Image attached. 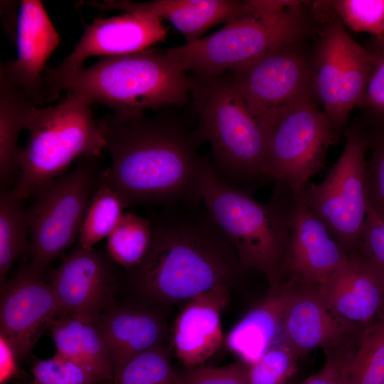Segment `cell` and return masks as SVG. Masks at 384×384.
Instances as JSON below:
<instances>
[{"instance_id": "f35d334b", "label": "cell", "mask_w": 384, "mask_h": 384, "mask_svg": "<svg viewBox=\"0 0 384 384\" xmlns=\"http://www.w3.org/2000/svg\"><path fill=\"white\" fill-rule=\"evenodd\" d=\"M18 356L9 341L0 335V383L4 384L18 373Z\"/></svg>"}, {"instance_id": "f1b7e54d", "label": "cell", "mask_w": 384, "mask_h": 384, "mask_svg": "<svg viewBox=\"0 0 384 384\" xmlns=\"http://www.w3.org/2000/svg\"><path fill=\"white\" fill-rule=\"evenodd\" d=\"M121 197L107 186H100L93 194L78 235V245L90 249L114 229L125 208Z\"/></svg>"}, {"instance_id": "ba28073f", "label": "cell", "mask_w": 384, "mask_h": 384, "mask_svg": "<svg viewBox=\"0 0 384 384\" xmlns=\"http://www.w3.org/2000/svg\"><path fill=\"white\" fill-rule=\"evenodd\" d=\"M369 142L359 127L346 129L343 150L324 180L308 182L297 194L348 255H358L362 243L368 206L366 154Z\"/></svg>"}, {"instance_id": "6da1fadb", "label": "cell", "mask_w": 384, "mask_h": 384, "mask_svg": "<svg viewBox=\"0 0 384 384\" xmlns=\"http://www.w3.org/2000/svg\"><path fill=\"white\" fill-rule=\"evenodd\" d=\"M97 122L111 155L99 186L114 191L126 207L201 202L212 163L201 152L205 142L197 124L168 111L152 116L112 112Z\"/></svg>"}, {"instance_id": "7c38bea8", "label": "cell", "mask_w": 384, "mask_h": 384, "mask_svg": "<svg viewBox=\"0 0 384 384\" xmlns=\"http://www.w3.org/2000/svg\"><path fill=\"white\" fill-rule=\"evenodd\" d=\"M233 71L249 110L269 137L285 111L312 93L310 67L294 43L275 48Z\"/></svg>"}, {"instance_id": "603a6c76", "label": "cell", "mask_w": 384, "mask_h": 384, "mask_svg": "<svg viewBox=\"0 0 384 384\" xmlns=\"http://www.w3.org/2000/svg\"><path fill=\"white\" fill-rule=\"evenodd\" d=\"M297 284L289 279L270 285L265 296L229 332L226 346L241 362L255 363L278 341L287 307Z\"/></svg>"}, {"instance_id": "44dd1931", "label": "cell", "mask_w": 384, "mask_h": 384, "mask_svg": "<svg viewBox=\"0 0 384 384\" xmlns=\"http://www.w3.org/2000/svg\"><path fill=\"white\" fill-rule=\"evenodd\" d=\"M94 320L110 356L114 379L134 357L168 343L169 332L165 319L146 306H114Z\"/></svg>"}, {"instance_id": "cb8c5ba5", "label": "cell", "mask_w": 384, "mask_h": 384, "mask_svg": "<svg viewBox=\"0 0 384 384\" xmlns=\"http://www.w3.org/2000/svg\"><path fill=\"white\" fill-rule=\"evenodd\" d=\"M49 329L55 353L85 367L104 384H112L113 364L94 318L60 312Z\"/></svg>"}, {"instance_id": "52a82bcc", "label": "cell", "mask_w": 384, "mask_h": 384, "mask_svg": "<svg viewBox=\"0 0 384 384\" xmlns=\"http://www.w3.org/2000/svg\"><path fill=\"white\" fill-rule=\"evenodd\" d=\"M86 95L69 92L57 105L40 107L28 130L29 139L20 150V176L11 191L23 200L61 176L77 157L95 159L106 148Z\"/></svg>"}, {"instance_id": "836d02e7", "label": "cell", "mask_w": 384, "mask_h": 384, "mask_svg": "<svg viewBox=\"0 0 384 384\" xmlns=\"http://www.w3.org/2000/svg\"><path fill=\"white\" fill-rule=\"evenodd\" d=\"M372 48L373 65L366 91L360 104L376 127V134L384 135V38H375Z\"/></svg>"}, {"instance_id": "ac0fdd59", "label": "cell", "mask_w": 384, "mask_h": 384, "mask_svg": "<svg viewBox=\"0 0 384 384\" xmlns=\"http://www.w3.org/2000/svg\"><path fill=\"white\" fill-rule=\"evenodd\" d=\"M363 328L336 316L317 285L298 282L287 307L278 341L302 357L316 348L326 350L343 345L357 338Z\"/></svg>"}, {"instance_id": "5b68a950", "label": "cell", "mask_w": 384, "mask_h": 384, "mask_svg": "<svg viewBox=\"0 0 384 384\" xmlns=\"http://www.w3.org/2000/svg\"><path fill=\"white\" fill-rule=\"evenodd\" d=\"M294 193L276 181L267 203L256 201L251 192L221 181L209 168L201 202L235 250L245 270L262 273L270 286L284 282V258L289 236Z\"/></svg>"}, {"instance_id": "8d00e7d4", "label": "cell", "mask_w": 384, "mask_h": 384, "mask_svg": "<svg viewBox=\"0 0 384 384\" xmlns=\"http://www.w3.org/2000/svg\"><path fill=\"white\" fill-rule=\"evenodd\" d=\"M369 139L371 155L367 162L368 204L384 218V135L369 137Z\"/></svg>"}, {"instance_id": "8fae6325", "label": "cell", "mask_w": 384, "mask_h": 384, "mask_svg": "<svg viewBox=\"0 0 384 384\" xmlns=\"http://www.w3.org/2000/svg\"><path fill=\"white\" fill-rule=\"evenodd\" d=\"M372 65L371 52L351 37L340 19L324 26L316 48L315 88L324 113L338 131L360 105Z\"/></svg>"}, {"instance_id": "7402d4cb", "label": "cell", "mask_w": 384, "mask_h": 384, "mask_svg": "<svg viewBox=\"0 0 384 384\" xmlns=\"http://www.w3.org/2000/svg\"><path fill=\"white\" fill-rule=\"evenodd\" d=\"M90 6L102 10L151 14L169 21L184 37L186 43L201 39L211 27L226 24L243 10L244 1L156 0L135 2L127 0L92 1Z\"/></svg>"}, {"instance_id": "e575fe53", "label": "cell", "mask_w": 384, "mask_h": 384, "mask_svg": "<svg viewBox=\"0 0 384 384\" xmlns=\"http://www.w3.org/2000/svg\"><path fill=\"white\" fill-rule=\"evenodd\" d=\"M174 384H250L247 365L238 362L223 367L184 366L175 370Z\"/></svg>"}, {"instance_id": "d4e9b609", "label": "cell", "mask_w": 384, "mask_h": 384, "mask_svg": "<svg viewBox=\"0 0 384 384\" xmlns=\"http://www.w3.org/2000/svg\"><path fill=\"white\" fill-rule=\"evenodd\" d=\"M19 89L0 79V176L7 182L18 169V137L28 127L37 110Z\"/></svg>"}, {"instance_id": "ffe728a7", "label": "cell", "mask_w": 384, "mask_h": 384, "mask_svg": "<svg viewBox=\"0 0 384 384\" xmlns=\"http://www.w3.org/2000/svg\"><path fill=\"white\" fill-rule=\"evenodd\" d=\"M318 289L331 311L365 327L384 307V279L358 255L348 259Z\"/></svg>"}, {"instance_id": "4dcf8cb0", "label": "cell", "mask_w": 384, "mask_h": 384, "mask_svg": "<svg viewBox=\"0 0 384 384\" xmlns=\"http://www.w3.org/2000/svg\"><path fill=\"white\" fill-rule=\"evenodd\" d=\"M300 357L288 345L277 341L257 361L247 365L250 384H287L298 368Z\"/></svg>"}, {"instance_id": "9c48e42d", "label": "cell", "mask_w": 384, "mask_h": 384, "mask_svg": "<svg viewBox=\"0 0 384 384\" xmlns=\"http://www.w3.org/2000/svg\"><path fill=\"white\" fill-rule=\"evenodd\" d=\"M94 169L85 164L48 182L24 211L30 235L28 266L41 274L79 235L93 196Z\"/></svg>"}, {"instance_id": "3957f363", "label": "cell", "mask_w": 384, "mask_h": 384, "mask_svg": "<svg viewBox=\"0 0 384 384\" xmlns=\"http://www.w3.org/2000/svg\"><path fill=\"white\" fill-rule=\"evenodd\" d=\"M43 79L52 101L61 92H78L115 112L180 107L191 98L193 86L191 77L167 50L150 48L105 57L73 73L46 67Z\"/></svg>"}, {"instance_id": "f546056e", "label": "cell", "mask_w": 384, "mask_h": 384, "mask_svg": "<svg viewBox=\"0 0 384 384\" xmlns=\"http://www.w3.org/2000/svg\"><path fill=\"white\" fill-rule=\"evenodd\" d=\"M170 346L168 343L153 347L130 360L112 384H174Z\"/></svg>"}, {"instance_id": "2e32d148", "label": "cell", "mask_w": 384, "mask_h": 384, "mask_svg": "<svg viewBox=\"0 0 384 384\" xmlns=\"http://www.w3.org/2000/svg\"><path fill=\"white\" fill-rule=\"evenodd\" d=\"M167 31L160 18L148 13L124 12L97 18L85 25L73 50L53 68L59 72L73 73L83 68L84 62L91 56H117L149 49L164 42Z\"/></svg>"}, {"instance_id": "30bf717a", "label": "cell", "mask_w": 384, "mask_h": 384, "mask_svg": "<svg viewBox=\"0 0 384 384\" xmlns=\"http://www.w3.org/2000/svg\"><path fill=\"white\" fill-rule=\"evenodd\" d=\"M338 130L316 107L312 93L280 117L270 135L269 181H281L298 194L324 165Z\"/></svg>"}, {"instance_id": "277c9868", "label": "cell", "mask_w": 384, "mask_h": 384, "mask_svg": "<svg viewBox=\"0 0 384 384\" xmlns=\"http://www.w3.org/2000/svg\"><path fill=\"white\" fill-rule=\"evenodd\" d=\"M191 78L197 127L218 178L249 192L270 181V137L249 110L235 72Z\"/></svg>"}, {"instance_id": "d6986e66", "label": "cell", "mask_w": 384, "mask_h": 384, "mask_svg": "<svg viewBox=\"0 0 384 384\" xmlns=\"http://www.w3.org/2000/svg\"><path fill=\"white\" fill-rule=\"evenodd\" d=\"M231 287L220 285L187 301L172 329V344L184 366L201 365L223 342L221 315L230 298Z\"/></svg>"}, {"instance_id": "83f0119b", "label": "cell", "mask_w": 384, "mask_h": 384, "mask_svg": "<svg viewBox=\"0 0 384 384\" xmlns=\"http://www.w3.org/2000/svg\"><path fill=\"white\" fill-rule=\"evenodd\" d=\"M21 201L11 191L0 196V282L2 285L12 265L28 245L29 233Z\"/></svg>"}, {"instance_id": "d590c367", "label": "cell", "mask_w": 384, "mask_h": 384, "mask_svg": "<svg viewBox=\"0 0 384 384\" xmlns=\"http://www.w3.org/2000/svg\"><path fill=\"white\" fill-rule=\"evenodd\" d=\"M358 341V338L324 350L326 358L324 366L301 384H348L350 362Z\"/></svg>"}, {"instance_id": "e0dca14e", "label": "cell", "mask_w": 384, "mask_h": 384, "mask_svg": "<svg viewBox=\"0 0 384 384\" xmlns=\"http://www.w3.org/2000/svg\"><path fill=\"white\" fill-rule=\"evenodd\" d=\"M349 257L324 223L294 195L284 272L304 284L325 282Z\"/></svg>"}, {"instance_id": "4316f807", "label": "cell", "mask_w": 384, "mask_h": 384, "mask_svg": "<svg viewBox=\"0 0 384 384\" xmlns=\"http://www.w3.org/2000/svg\"><path fill=\"white\" fill-rule=\"evenodd\" d=\"M348 384H384V315L362 329Z\"/></svg>"}, {"instance_id": "8992f818", "label": "cell", "mask_w": 384, "mask_h": 384, "mask_svg": "<svg viewBox=\"0 0 384 384\" xmlns=\"http://www.w3.org/2000/svg\"><path fill=\"white\" fill-rule=\"evenodd\" d=\"M242 11L220 30L167 50L186 72L213 75L238 70L279 47L294 43L306 31L297 1H244Z\"/></svg>"}, {"instance_id": "5bb4252c", "label": "cell", "mask_w": 384, "mask_h": 384, "mask_svg": "<svg viewBox=\"0 0 384 384\" xmlns=\"http://www.w3.org/2000/svg\"><path fill=\"white\" fill-rule=\"evenodd\" d=\"M17 56L0 66V79L21 90L38 107L50 102L43 75L46 64L60 42L43 4L22 0L16 23Z\"/></svg>"}, {"instance_id": "ab89813d", "label": "cell", "mask_w": 384, "mask_h": 384, "mask_svg": "<svg viewBox=\"0 0 384 384\" xmlns=\"http://www.w3.org/2000/svg\"><path fill=\"white\" fill-rule=\"evenodd\" d=\"M384 38V20H383V33H382V35L379 38Z\"/></svg>"}, {"instance_id": "d6a6232c", "label": "cell", "mask_w": 384, "mask_h": 384, "mask_svg": "<svg viewBox=\"0 0 384 384\" xmlns=\"http://www.w3.org/2000/svg\"><path fill=\"white\" fill-rule=\"evenodd\" d=\"M332 9L355 32L368 33L379 38L383 33L384 0H338Z\"/></svg>"}, {"instance_id": "74e56055", "label": "cell", "mask_w": 384, "mask_h": 384, "mask_svg": "<svg viewBox=\"0 0 384 384\" xmlns=\"http://www.w3.org/2000/svg\"><path fill=\"white\" fill-rule=\"evenodd\" d=\"M358 255L384 279V218L368 206Z\"/></svg>"}, {"instance_id": "4fadbf2b", "label": "cell", "mask_w": 384, "mask_h": 384, "mask_svg": "<svg viewBox=\"0 0 384 384\" xmlns=\"http://www.w3.org/2000/svg\"><path fill=\"white\" fill-rule=\"evenodd\" d=\"M60 312L50 284L28 267L1 285L0 335L18 358L29 353Z\"/></svg>"}, {"instance_id": "9a60e30c", "label": "cell", "mask_w": 384, "mask_h": 384, "mask_svg": "<svg viewBox=\"0 0 384 384\" xmlns=\"http://www.w3.org/2000/svg\"><path fill=\"white\" fill-rule=\"evenodd\" d=\"M117 275L93 248L78 246L50 274L60 312L95 318L113 308Z\"/></svg>"}, {"instance_id": "484cf974", "label": "cell", "mask_w": 384, "mask_h": 384, "mask_svg": "<svg viewBox=\"0 0 384 384\" xmlns=\"http://www.w3.org/2000/svg\"><path fill=\"white\" fill-rule=\"evenodd\" d=\"M152 235L149 218L133 212L123 213L117 225L107 237V252L116 264L131 270L145 257Z\"/></svg>"}, {"instance_id": "1f68e13d", "label": "cell", "mask_w": 384, "mask_h": 384, "mask_svg": "<svg viewBox=\"0 0 384 384\" xmlns=\"http://www.w3.org/2000/svg\"><path fill=\"white\" fill-rule=\"evenodd\" d=\"M29 384H104L82 365L55 353L52 358L36 359Z\"/></svg>"}, {"instance_id": "7a4b0ae2", "label": "cell", "mask_w": 384, "mask_h": 384, "mask_svg": "<svg viewBox=\"0 0 384 384\" xmlns=\"http://www.w3.org/2000/svg\"><path fill=\"white\" fill-rule=\"evenodd\" d=\"M149 220V247L142 262L128 271V279L150 302L162 306L186 302L218 286L232 287L246 270L198 204L163 208Z\"/></svg>"}]
</instances>
